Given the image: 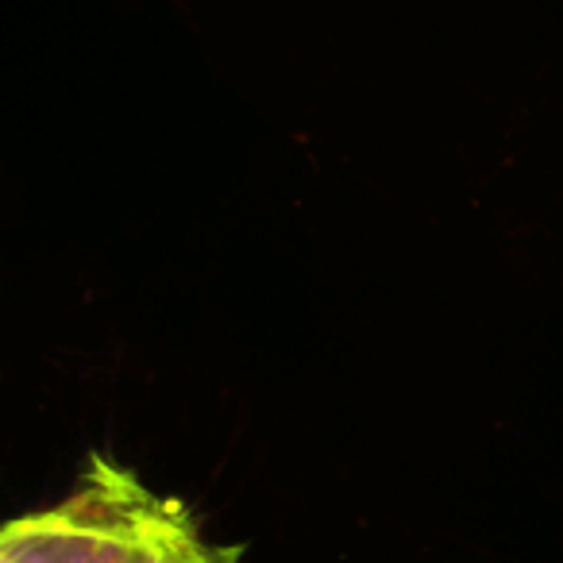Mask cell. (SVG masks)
Returning a JSON list of instances; mask_svg holds the SVG:
<instances>
[{
    "label": "cell",
    "mask_w": 563,
    "mask_h": 563,
    "mask_svg": "<svg viewBox=\"0 0 563 563\" xmlns=\"http://www.w3.org/2000/svg\"><path fill=\"white\" fill-rule=\"evenodd\" d=\"M0 563H47V560L35 552L32 540H27L16 525H9V529H4V540H0Z\"/></svg>",
    "instance_id": "obj_1"
}]
</instances>
